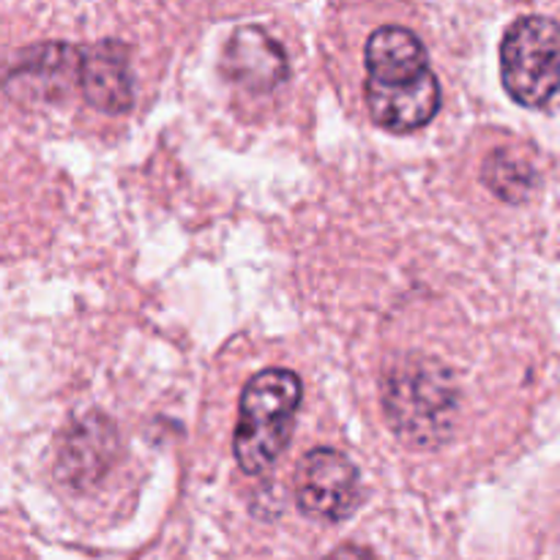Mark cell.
I'll list each match as a JSON object with an SVG mask.
<instances>
[{
    "mask_svg": "<svg viewBox=\"0 0 560 560\" xmlns=\"http://www.w3.org/2000/svg\"><path fill=\"white\" fill-rule=\"evenodd\" d=\"M224 74L246 91H273L288 77V55L277 38L257 25L235 27L224 47Z\"/></svg>",
    "mask_w": 560,
    "mask_h": 560,
    "instance_id": "cell-7",
    "label": "cell"
},
{
    "mask_svg": "<svg viewBox=\"0 0 560 560\" xmlns=\"http://www.w3.org/2000/svg\"><path fill=\"white\" fill-rule=\"evenodd\" d=\"M560 31L550 16H523L501 44V80L517 104L539 109L558 91Z\"/></svg>",
    "mask_w": 560,
    "mask_h": 560,
    "instance_id": "cell-3",
    "label": "cell"
},
{
    "mask_svg": "<svg viewBox=\"0 0 560 560\" xmlns=\"http://www.w3.org/2000/svg\"><path fill=\"white\" fill-rule=\"evenodd\" d=\"M77 88L88 104L109 115L129 113L135 104L129 49L118 42L93 44L80 49Z\"/></svg>",
    "mask_w": 560,
    "mask_h": 560,
    "instance_id": "cell-6",
    "label": "cell"
},
{
    "mask_svg": "<svg viewBox=\"0 0 560 560\" xmlns=\"http://www.w3.org/2000/svg\"><path fill=\"white\" fill-rule=\"evenodd\" d=\"M366 60V82L377 85H399V82H413L424 77L430 69V58L413 31L399 25H383L370 36L364 49Z\"/></svg>",
    "mask_w": 560,
    "mask_h": 560,
    "instance_id": "cell-9",
    "label": "cell"
},
{
    "mask_svg": "<svg viewBox=\"0 0 560 560\" xmlns=\"http://www.w3.org/2000/svg\"><path fill=\"white\" fill-rule=\"evenodd\" d=\"M80 47L71 44H42L16 58L3 77L5 93L22 104L55 102L77 85Z\"/></svg>",
    "mask_w": 560,
    "mask_h": 560,
    "instance_id": "cell-5",
    "label": "cell"
},
{
    "mask_svg": "<svg viewBox=\"0 0 560 560\" xmlns=\"http://www.w3.org/2000/svg\"><path fill=\"white\" fill-rule=\"evenodd\" d=\"M383 410L392 430L413 448H432L452 432L457 386L452 370L435 359L410 355L383 381Z\"/></svg>",
    "mask_w": 560,
    "mask_h": 560,
    "instance_id": "cell-1",
    "label": "cell"
},
{
    "mask_svg": "<svg viewBox=\"0 0 560 560\" xmlns=\"http://www.w3.org/2000/svg\"><path fill=\"white\" fill-rule=\"evenodd\" d=\"M366 107L372 120L388 131H416L435 118L441 107V85L432 71L413 82H399V85H364Z\"/></svg>",
    "mask_w": 560,
    "mask_h": 560,
    "instance_id": "cell-8",
    "label": "cell"
},
{
    "mask_svg": "<svg viewBox=\"0 0 560 560\" xmlns=\"http://www.w3.org/2000/svg\"><path fill=\"white\" fill-rule=\"evenodd\" d=\"M481 180L503 202H525L539 184V173L525 153L512 151V148H498L485 159Z\"/></svg>",
    "mask_w": 560,
    "mask_h": 560,
    "instance_id": "cell-11",
    "label": "cell"
},
{
    "mask_svg": "<svg viewBox=\"0 0 560 560\" xmlns=\"http://www.w3.org/2000/svg\"><path fill=\"white\" fill-rule=\"evenodd\" d=\"M301 405V381L290 370H262L246 383L238 405L233 454L238 468L262 476L288 448Z\"/></svg>",
    "mask_w": 560,
    "mask_h": 560,
    "instance_id": "cell-2",
    "label": "cell"
},
{
    "mask_svg": "<svg viewBox=\"0 0 560 560\" xmlns=\"http://www.w3.org/2000/svg\"><path fill=\"white\" fill-rule=\"evenodd\" d=\"M113 430L104 419L82 421L74 435H69V441H66L55 474H60V479L77 487L102 476L104 465L113 457Z\"/></svg>",
    "mask_w": 560,
    "mask_h": 560,
    "instance_id": "cell-10",
    "label": "cell"
},
{
    "mask_svg": "<svg viewBox=\"0 0 560 560\" xmlns=\"http://www.w3.org/2000/svg\"><path fill=\"white\" fill-rule=\"evenodd\" d=\"M295 498L306 517L339 523L361 501L359 468L334 448H312L295 470Z\"/></svg>",
    "mask_w": 560,
    "mask_h": 560,
    "instance_id": "cell-4",
    "label": "cell"
},
{
    "mask_svg": "<svg viewBox=\"0 0 560 560\" xmlns=\"http://www.w3.org/2000/svg\"><path fill=\"white\" fill-rule=\"evenodd\" d=\"M326 560H377V558L372 556L370 550H364V547L345 545V547H339V550H334Z\"/></svg>",
    "mask_w": 560,
    "mask_h": 560,
    "instance_id": "cell-12",
    "label": "cell"
}]
</instances>
